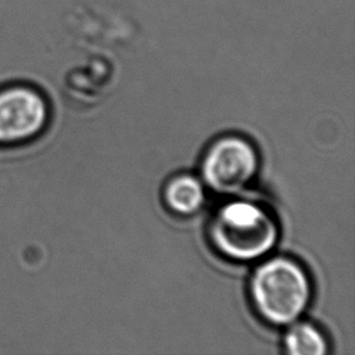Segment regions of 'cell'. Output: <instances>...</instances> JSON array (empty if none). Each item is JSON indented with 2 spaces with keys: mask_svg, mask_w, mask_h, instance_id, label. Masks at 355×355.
Returning <instances> with one entry per match:
<instances>
[{
  "mask_svg": "<svg viewBox=\"0 0 355 355\" xmlns=\"http://www.w3.org/2000/svg\"><path fill=\"white\" fill-rule=\"evenodd\" d=\"M164 202L173 214L192 216L205 202V188L200 180L192 175H178L164 188Z\"/></svg>",
  "mask_w": 355,
  "mask_h": 355,
  "instance_id": "obj_5",
  "label": "cell"
},
{
  "mask_svg": "<svg viewBox=\"0 0 355 355\" xmlns=\"http://www.w3.org/2000/svg\"><path fill=\"white\" fill-rule=\"evenodd\" d=\"M284 348L288 354L322 355L327 352V341L311 322H295L285 334Z\"/></svg>",
  "mask_w": 355,
  "mask_h": 355,
  "instance_id": "obj_6",
  "label": "cell"
},
{
  "mask_svg": "<svg viewBox=\"0 0 355 355\" xmlns=\"http://www.w3.org/2000/svg\"><path fill=\"white\" fill-rule=\"evenodd\" d=\"M250 298L254 311L273 327H288L307 311L312 282L306 269L288 257L267 259L250 279Z\"/></svg>",
  "mask_w": 355,
  "mask_h": 355,
  "instance_id": "obj_1",
  "label": "cell"
},
{
  "mask_svg": "<svg viewBox=\"0 0 355 355\" xmlns=\"http://www.w3.org/2000/svg\"><path fill=\"white\" fill-rule=\"evenodd\" d=\"M207 232L217 252L236 262L262 259L274 249L279 238L278 223L273 215L248 200H234L220 207Z\"/></svg>",
  "mask_w": 355,
  "mask_h": 355,
  "instance_id": "obj_2",
  "label": "cell"
},
{
  "mask_svg": "<svg viewBox=\"0 0 355 355\" xmlns=\"http://www.w3.org/2000/svg\"><path fill=\"white\" fill-rule=\"evenodd\" d=\"M259 159L254 144L239 136H225L209 147L202 158V176L220 194H234L252 182Z\"/></svg>",
  "mask_w": 355,
  "mask_h": 355,
  "instance_id": "obj_4",
  "label": "cell"
},
{
  "mask_svg": "<svg viewBox=\"0 0 355 355\" xmlns=\"http://www.w3.org/2000/svg\"><path fill=\"white\" fill-rule=\"evenodd\" d=\"M50 103L38 87L24 83L0 87V146L38 139L48 128Z\"/></svg>",
  "mask_w": 355,
  "mask_h": 355,
  "instance_id": "obj_3",
  "label": "cell"
}]
</instances>
